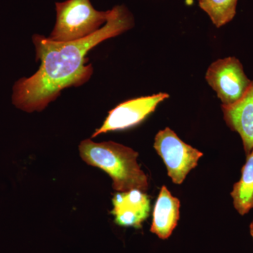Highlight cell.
<instances>
[{
  "label": "cell",
  "mask_w": 253,
  "mask_h": 253,
  "mask_svg": "<svg viewBox=\"0 0 253 253\" xmlns=\"http://www.w3.org/2000/svg\"><path fill=\"white\" fill-rule=\"evenodd\" d=\"M206 79L224 106L241 99L252 83L245 74L243 65L234 56L213 62L208 68Z\"/></svg>",
  "instance_id": "cell-5"
},
{
  "label": "cell",
  "mask_w": 253,
  "mask_h": 253,
  "mask_svg": "<svg viewBox=\"0 0 253 253\" xmlns=\"http://www.w3.org/2000/svg\"><path fill=\"white\" fill-rule=\"evenodd\" d=\"M56 21L49 39L59 42L80 41L101 28L111 10L95 9L90 0H66L56 3Z\"/></svg>",
  "instance_id": "cell-3"
},
{
  "label": "cell",
  "mask_w": 253,
  "mask_h": 253,
  "mask_svg": "<svg viewBox=\"0 0 253 253\" xmlns=\"http://www.w3.org/2000/svg\"><path fill=\"white\" fill-rule=\"evenodd\" d=\"M167 93L141 96L127 100L109 111L102 126L96 129L91 137L109 131L124 130L137 126L154 113L158 105L169 98Z\"/></svg>",
  "instance_id": "cell-6"
},
{
  "label": "cell",
  "mask_w": 253,
  "mask_h": 253,
  "mask_svg": "<svg viewBox=\"0 0 253 253\" xmlns=\"http://www.w3.org/2000/svg\"><path fill=\"white\" fill-rule=\"evenodd\" d=\"M199 3L217 28L231 22L236 16L238 0H199Z\"/></svg>",
  "instance_id": "cell-11"
},
{
  "label": "cell",
  "mask_w": 253,
  "mask_h": 253,
  "mask_svg": "<svg viewBox=\"0 0 253 253\" xmlns=\"http://www.w3.org/2000/svg\"><path fill=\"white\" fill-rule=\"evenodd\" d=\"M250 230H251V234L253 239V220L251 222V226H250Z\"/></svg>",
  "instance_id": "cell-12"
},
{
  "label": "cell",
  "mask_w": 253,
  "mask_h": 253,
  "mask_svg": "<svg viewBox=\"0 0 253 253\" xmlns=\"http://www.w3.org/2000/svg\"><path fill=\"white\" fill-rule=\"evenodd\" d=\"M113 211L116 224L124 227L140 229L151 211V201L144 191L132 189L117 192L112 199Z\"/></svg>",
  "instance_id": "cell-7"
},
{
  "label": "cell",
  "mask_w": 253,
  "mask_h": 253,
  "mask_svg": "<svg viewBox=\"0 0 253 253\" xmlns=\"http://www.w3.org/2000/svg\"><path fill=\"white\" fill-rule=\"evenodd\" d=\"M134 26L130 11L124 5H117L111 10L103 27L80 41L59 42L35 34L36 61H41V66L31 77L21 78L15 83L13 104L26 112H40L57 99L65 88L84 84L93 74L91 64L86 65L88 51Z\"/></svg>",
  "instance_id": "cell-1"
},
{
  "label": "cell",
  "mask_w": 253,
  "mask_h": 253,
  "mask_svg": "<svg viewBox=\"0 0 253 253\" xmlns=\"http://www.w3.org/2000/svg\"><path fill=\"white\" fill-rule=\"evenodd\" d=\"M231 196L234 208L241 215H245L253 208V149L247 156L246 164L241 169V177L233 187Z\"/></svg>",
  "instance_id": "cell-10"
},
{
  "label": "cell",
  "mask_w": 253,
  "mask_h": 253,
  "mask_svg": "<svg viewBox=\"0 0 253 253\" xmlns=\"http://www.w3.org/2000/svg\"><path fill=\"white\" fill-rule=\"evenodd\" d=\"M79 151L84 162L111 176L113 189L118 192L132 189L147 191V176L136 161L139 154L131 148L111 141L95 143L86 139L80 144Z\"/></svg>",
  "instance_id": "cell-2"
},
{
  "label": "cell",
  "mask_w": 253,
  "mask_h": 253,
  "mask_svg": "<svg viewBox=\"0 0 253 253\" xmlns=\"http://www.w3.org/2000/svg\"><path fill=\"white\" fill-rule=\"evenodd\" d=\"M154 149L166 164L168 176L176 184H182L204 156L199 150L179 139L176 133L168 127L156 134Z\"/></svg>",
  "instance_id": "cell-4"
},
{
  "label": "cell",
  "mask_w": 253,
  "mask_h": 253,
  "mask_svg": "<svg viewBox=\"0 0 253 253\" xmlns=\"http://www.w3.org/2000/svg\"><path fill=\"white\" fill-rule=\"evenodd\" d=\"M221 110L226 125L241 136L248 156L253 149V81L241 99L229 106L221 105Z\"/></svg>",
  "instance_id": "cell-8"
},
{
  "label": "cell",
  "mask_w": 253,
  "mask_h": 253,
  "mask_svg": "<svg viewBox=\"0 0 253 253\" xmlns=\"http://www.w3.org/2000/svg\"><path fill=\"white\" fill-rule=\"evenodd\" d=\"M180 206L179 200L174 197L167 187L163 186L155 204L151 232L160 239H168L177 225Z\"/></svg>",
  "instance_id": "cell-9"
}]
</instances>
